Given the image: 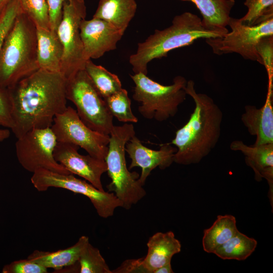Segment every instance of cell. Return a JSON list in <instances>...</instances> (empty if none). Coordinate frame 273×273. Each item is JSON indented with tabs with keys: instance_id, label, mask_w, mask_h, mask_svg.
<instances>
[{
	"instance_id": "6da1fadb",
	"label": "cell",
	"mask_w": 273,
	"mask_h": 273,
	"mask_svg": "<svg viewBox=\"0 0 273 273\" xmlns=\"http://www.w3.org/2000/svg\"><path fill=\"white\" fill-rule=\"evenodd\" d=\"M67 80L60 72L39 69L8 88L13 127L19 138L32 129L51 127L55 116L67 108Z\"/></svg>"
},
{
	"instance_id": "7a4b0ae2",
	"label": "cell",
	"mask_w": 273,
	"mask_h": 273,
	"mask_svg": "<svg viewBox=\"0 0 273 273\" xmlns=\"http://www.w3.org/2000/svg\"><path fill=\"white\" fill-rule=\"evenodd\" d=\"M185 90L193 99L195 108L169 144L177 149L173 162L188 165L199 163L214 148L220 138L223 113L211 97L196 92L193 80L187 81Z\"/></svg>"
},
{
	"instance_id": "3957f363",
	"label": "cell",
	"mask_w": 273,
	"mask_h": 273,
	"mask_svg": "<svg viewBox=\"0 0 273 273\" xmlns=\"http://www.w3.org/2000/svg\"><path fill=\"white\" fill-rule=\"evenodd\" d=\"M228 32V29L209 27L197 15L185 12L175 16L169 27L155 30L144 41L139 43L129 62L134 74L147 75L148 64L152 60L166 57L169 52L189 46L198 39L220 37Z\"/></svg>"
},
{
	"instance_id": "277c9868",
	"label": "cell",
	"mask_w": 273,
	"mask_h": 273,
	"mask_svg": "<svg viewBox=\"0 0 273 273\" xmlns=\"http://www.w3.org/2000/svg\"><path fill=\"white\" fill-rule=\"evenodd\" d=\"M34 23L21 11L0 52V87L9 88L39 69Z\"/></svg>"
},
{
	"instance_id": "5b68a950",
	"label": "cell",
	"mask_w": 273,
	"mask_h": 273,
	"mask_svg": "<svg viewBox=\"0 0 273 273\" xmlns=\"http://www.w3.org/2000/svg\"><path fill=\"white\" fill-rule=\"evenodd\" d=\"M132 124L125 123L114 126L110 134L108 152L105 159L108 175L111 182L106 186L109 192H113L122 204L129 210L146 195L139 181V174L130 172L125 160V145L135 135Z\"/></svg>"
},
{
	"instance_id": "8992f818",
	"label": "cell",
	"mask_w": 273,
	"mask_h": 273,
	"mask_svg": "<svg viewBox=\"0 0 273 273\" xmlns=\"http://www.w3.org/2000/svg\"><path fill=\"white\" fill-rule=\"evenodd\" d=\"M130 76L135 84L132 98L141 103L139 113L146 119L166 121L175 115L186 100L187 80L183 76H176L172 84L163 85L142 73Z\"/></svg>"
},
{
	"instance_id": "52a82bcc",
	"label": "cell",
	"mask_w": 273,
	"mask_h": 273,
	"mask_svg": "<svg viewBox=\"0 0 273 273\" xmlns=\"http://www.w3.org/2000/svg\"><path fill=\"white\" fill-rule=\"evenodd\" d=\"M66 96L75 106L86 125L98 132L110 134L114 126L113 116L85 69L67 80Z\"/></svg>"
},
{
	"instance_id": "ba28073f",
	"label": "cell",
	"mask_w": 273,
	"mask_h": 273,
	"mask_svg": "<svg viewBox=\"0 0 273 273\" xmlns=\"http://www.w3.org/2000/svg\"><path fill=\"white\" fill-rule=\"evenodd\" d=\"M86 15L84 0L64 2L62 19L56 31L63 49L60 73L66 80L79 70L84 69L86 61L84 57L79 27Z\"/></svg>"
},
{
	"instance_id": "9c48e42d",
	"label": "cell",
	"mask_w": 273,
	"mask_h": 273,
	"mask_svg": "<svg viewBox=\"0 0 273 273\" xmlns=\"http://www.w3.org/2000/svg\"><path fill=\"white\" fill-rule=\"evenodd\" d=\"M31 182L39 192L54 187L85 196L90 200L98 214L103 218L113 216L115 210L122 206L113 193L100 191L86 180L77 178L72 173H60L39 169L33 173Z\"/></svg>"
},
{
	"instance_id": "30bf717a",
	"label": "cell",
	"mask_w": 273,
	"mask_h": 273,
	"mask_svg": "<svg viewBox=\"0 0 273 273\" xmlns=\"http://www.w3.org/2000/svg\"><path fill=\"white\" fill-rule=\"evenodd\" d=\"M228 25L232 30L230 32L220 37L206 39L213 53L218 55L235 53L245 59L262 64L257 46L262 37L273 35V17L253 26L246 25L240 19L231 17Z\"/></svg>"
},
{
	"instance_id": "8fae6325",
	"label": "cell",
	"mask_w": 273,
	"mask_h": 273,
	"mask_svg": "<svg viewBox=\"0 0 273 273\" xmlns=\"http://www.w3.org/2000/svg\"><path fill=\"white\" fill-rule=\"evenodd\" d=\"M57 142L51 127L30 130L17 138L16 142L18 162L25 170L32 173L46 169L60 173H70L54 158Z\"/></svg>"
},
{
	"instance_id": "7c38bea8",
	"label": "cell",
	"mask_w": 273,
	"mask_h": 273,
	"mask_svg": "<svg viewBox=\"0 0 273 273\" xmlns=\"http://www.w3.org/2000/svg\"><path fill=\"white\" fill-rule=\"evenodd\" d=\"M51 127L58 142L76 145L89 155L105 160L108 152L109 135L89 128L73 108L67 106L63 113L57 115Z\"/></svg>"
},
{
	"instance_id": "4fadbf2b",
	"label": "cell",
	"mask_w": 273,
	"mask_h": 273,
	"mask_svg": "<svg viewBox=\"0 0 273 273\" xmlns=\"http://www.w3.org/2000/svg\"><path fill=\"white\" fill-rule=\"evenodd\" d=\"M79 147L71 144L57 142L54 156L57 162L70 173L77 175L100 191H104L101 181L103 174L107 172L105 160L78 152Z\"/></svg>"
},
{
	"instance_id": "5bb4252c",
	"label": "cell",
	"mask_w": 273,
	"mask_h": 273,
	"mask_svg": "<svg viewBox=\"0 0 273 273\" xmlns=\"http://www.w3.org/2000/svg\"><path fill=\"white\" fill-rule=\"evenodd\" d=\"M79 29L86 61L99 59L106 53L115 50L124 34L108 22L94 17L82 20Z\"/></svg>"
},
{
	"instance_id": "9a60e30c",
	"label": "cell",
	"mask_w": 273,
	"mask_h": 273,
	"mask_svg": "<svg viewBox=\"0 0 273 273\" xmlns=\"http://www.w3.org/2000/svg\"><path fill=\"white\" fill-rule=\"evenodd\" d=\"M176 151V148L169 143L162 145L158 150L151 149L144 146L135 135L125 145V152L131 159L129 169L135 167L141 168L138 180L143 186L155 168L158 167L163 170L171 165Z\"/></svg>"
},
{
	"instance_id": "2e32d148",
	"label": "cell",
	"mask_w": 273,
	"mask_h": 273,
	"mask_svg": "<svg viewBox=\"0 0 273 273\" xmlns=\"http://www.w3.org/2000/svg\"><path fill=\"white\" fill-rule=\"evenodd\" d=\"M231 150L240 151L245 156L247 165L254 172V178L260 181L266 179L269 185L268 197L272 208L273 203V144L248 146L242 141H233Z\"/></svg>"
},
{
	"instance_id": "e0dca14e",
	"label": "cell",
	"mask_w": 273,
	"mask_h": 273,
	"mask_svg": "<svg viewBox=\"0 0 273 273\" xmlns=\"http://www.w3.org/2000/svg\"><path fill=\"white\" fill-rule=\"evenodd\" d=\"M241 121L250 134L256 137L254 146L273 144V88H267L263 106L246 105Z\"/></svg>"
},
{
	"instance_id": "ac0fdd59",
	"label": "cell",
	"mask_w": 273,
	"mask_h": 273,
	"mask_svg": "<svg viewBox=\"0 0 273 273\" xmlns=\"http://www.w3.org/2000/svg\"><path fill=\"white\" fill-rule=\"evenodd\" d=\"M148 252L143 258L147 273H153L157 268L171 262L173 256L181 251L180 242L171 231L158 232L149 238L147 243Z\"/></svg>"
},
{
	"instance_id": "d6986e66",
	"label": "cell",
	"mask_w": 273,
	"mask_h": 273,
	"mask_svg": "<svg viewBox=\"0 0 273 273\" xmlns=\"http://www.w3.org/2000/svg\"><path fill=\"white\" fill-rule=\"evenodd\" d=\"M37 58L39 69L60 72L63 49L57 31L36 27Z\"/></svg>"
},
{
	"instance_id": "ffe728a7",
	"label": "cell",
	"mask_w": 273,
	"mask_h": 273,
	"mask_svg": "<svg viewBox=\"0 0 273 273\" xmlns=\"http://www.w3.org/2000/svg\"><path fill=\"white\" fill-rule=\"evenodd\" d=\"M88 242V237L82 236L75 244L67 248L54 252L36 250L27 258L47 268L58 271L77 262L82 250Z\"/></svg>"
},
{
	"instance_id": "44dd1931",
	"label": "cell",
	"mask_w": 273,
	"mask_h": 273,
	"mask_svg": "<svg viewBox=\"0 0 273 273\" xmlns=\"http://www.w3.org/2000/svg\"><path fill=\"white\" fill-rule=\"evenodd\" d=\"M136 9L135 0H100L93 17L108 22L124 33Z\"/></svg>"
},
{
	"instance_id": "7402d4cb",
	"label": "cell",
	"mask_w": 273,
	"mask_h": 273,
	"mask_svg": "<svg viewBox=\"0 0 273 273\" xmlns=\"http://www.w3.org/2000/svg\"><path fill=\"white\" fill-rule=\"evenodd\" d=\"M200 11L202 21L207 26L225 29L230 19L235 0H189Z\"/></svg>"
},
{
	"instance_id": "603a6c76",
	"label": "cell",
	"mask_w": 273,
	"mask_h": 273,
	"mask_svg": "<svg viewBox=\"0 0 273 273\" xmlns=\"http://www.w3.org/2000/svg\"><path fill=\"white\" fill-rule=\"evenodd\" d=\"M238 232L235 216L230 214L218 215L213 224L204 231L203 250L207 253H213L218 247Z\"/></svg>"
},
{
	"instance_id": "cb8c5ba5",
	"label": "cell",
	"mask_w": 273,
	"mask_h": 273,
	"mask_svg": "<svg viewBox=\"0 0 273 273\" xmlns=\"http://www.w3.org/2000/svg\"><path fill=\"white\" fill-rule=\"evenodd\" d=\"M257 241L239 232L213 252L223 260H244L255 251Z\"/></svg>"
},
{
	"instance_id": "d4e9b609",
	"label": "cell",
	"mask_w": 273,
	"mask_h": 273,
	"mask_svg": "<svg viewBox=\"0 0 273 273\" xmlns=\"http://www.w3.org/2000/svg\"><path fill=\"white\" fill-rule=\"evenodd\" d=\"M84 69L104 99L122 88L121 82L117 75L94 64L91 59L86 61Z\"/></svg>"
},
{
	"instance_id": "484cf974",
	"label": "cell",
	"mask_w": 273,
	"mask_h": 273,
	"mask_svg": "<svg viewBox=\"0 0 273 273\" xmlns=\"http://www.w3.org/2000/svg\"><path fill=\"white\" fill-rule=\"evenodd\" d=\"M108 109L113 117L124 123H136L138 118L131 109V100L127 91L121 88L119 91L104 99Z\"/></svg>"
},
{
	"instance_id": "4316f807",
	"label": "cell",
	"mask_w": 273,
	"mask_h": 273,
	"mask_svg": "<svg viewBox=\"0 0 273 273\" xmlns=\"http://www.w3.org/2000/svg\"><path fill=\"white\" fill-rule=\"evenodd\" d=\"M78 262L80 273H112L100 250L89 242L82 250Z\"/></svg>"
},
{
	"instance_id": "83f0119b",
	"label": "cell",
	"mask_w": 273,
	"mask_h": 273,
	"mask_svg": "<svg viewBox=\"0 0 273 273\" xmlns=\"http://www.w3.org/2000/svg\"><path fill=\"white\" fill-rule=\"evenodd\" d=\"M21 11L36 27L50 29L48 0H18Z\"/></svg>"
},
{
	"instance_id": "f1b7e54d",
	"label": "cell",
	"mask_w": 273,
	"mask_h": 273,
	"mask_svg": "<svg viewBox=\"0 0 273 273\" xmlns=\"http://www.w3.org/2000/svg\"><path fill=\"white\" fill-rule=\"evenodd\" d=\"M244 5L248 12L240 20L246 25H255L273 17V0H246Z\"/></svg>"
},
{
	"instance_id": "f546056e",
	"label": "cell",
	"mask_w": 273,
	"mask_h": 273,
	"mask_svg": "<svg viewBox=\"0 0 273 273\" xmlns=\"http://www.w3.org/2000/svg\"><path fill=\"white\" fill-rule=\"evenodd\" d=\"M257 52L266 70L268 88H273V35L262 37L257 44Z\"/></svg>"
},
{
	"instance_id": "4dcf8cb0",
	"label": "cell",
	"mask_w": 273,
	"mask_h": 273,
	"mask_svg": "<svg viewBox=\"0 0 273 273\" xmlns=\"http://www.w3.org/2000/svg\"><path fill=\"white\" fill-rule=\"evenodd\" d=\"M18 0H12L0 15V52L5 39L20 12Z\"/></svg>"
},
{
	"instance_id": "1f68e13d",
	"label": "cell",
	"mask_w": 273,
	"mask_h": 273,
	"mask_svg": "<svg viewBox=\"0 0 273 273\" xmlns=\"http://www.w3.org/2000/svg\"><path fill=\"white\" fill-rule=\"evenodd\" d=\"M48 268L28 258L14 261L4 266L3 273H47Z\"/></svg>"
},
{
	"instance_id": "d6a6232c",
	"label": "cell",
	"mask_w": 273,
	"mask_h": 273,
	"mask_svg": "<svg viewBox=\"0 0 273 273\" xmlns=\"http://www.w3.org/2000/svg\"><path fill=\"white\" fill-rule=\"evenodd\" d=\"M0 125L12 129L13 127L12 106L8 88L0 87Z\"/></svg>"
},
{
	"instance_id": "836d02e7",
	"label": "cell",
	"mask_w": 273,
	"mask_h": 273,
	"mask_svg": "<svg viewBox=\"0 0 273 273\" xmlns=\"http://www.w3.org/2000/svg\"><path fill=\"white\" fill-rule=\"evenodd\" d=\"M66 1L73 0H48L51 29L57 31L62 17L63 5Z\"/></svg>"
},
{
	"instance_id": "e575fe53",
	"label": "cell",
	"mask_w": 273,
	"mask_h": 273,
	"mask_svg": "<svg viewBox=\"0 0 273 273\" xmlns=\"http://www.w3.org/2000/svg\"><path fill=\"white\" fill-rule=\"evenodd\" d=\"M112 273H147L143 264V258L127 259L124 261L116 269L112 270Z\"/></svg>"
},
{
	"instance_id": "d590c367",
	"label": "cell",
	"mask_w": 273,
	"mask_h": 273,
	"mask_svg": "<svg viewBox=\"0 0 273 273\" xmlns=\"http://www.w3.org/2000/svg\"><path fill=\"white\" fill-rule=\"evenodd\" d=\"M171 262H169L155 269L153 273H173Z\"/></svg>"
},
{
	"instance_id": "8d00e7d4",
	"label": "cell",
	"mask_w": 273,
	"mask_h": 273,
	"mask_svg": "<svg viewBox=\"0 0 273 273\" xmlns=\"http://www.w3.org/2000/svg\"><path fill=\"white\" fill-rule=\"evenodd\" d=\"M10 135V131L8 128L0 129V142L7 139Z\"/></svg>"
},
{
	"instance_id": "74e56055",
	"label": "cell",
	"mask_w": 273,
	"mask_h": 273,
	"mask_svg": "<svg viewBox=\"0 0 273 273\" xmlns=\"http://www.w3.org/2000/svg\"><path fill=\"white\" fill-rule=\"evenodd\" d=\"M12 0H0V15L4 9Z\"/></svg>"
},
{
	"instance_id": "f35d334b",
	"label": "cell",
	"mask_w": 273,
	"mask_h": 273,
	"mask_svg": "<svg viewBox=\"0 0 273 273\" xmlns=\"http://www.w3.org/2000/svg\"><path fill=\"white\" fill-rule=\"evenodd\" d=\"M183 1H189V0H183Z\"/></svg>"
}]
</instances>
